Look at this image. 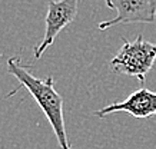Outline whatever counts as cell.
<instances>
[{
    "label": "cell",
    "instance_id": "4",
    "mask_svg": "<svg viewBox=\"0 0 156 149\" xmlns=\"http://www.w3.org/2000/svg\"><path fill=\"white\" fill-rule=\"evenodd\" d=\"M105 3L116 16L98 24L99 30L126 23H153L156 19V0H105Z\"/></svg>",
    "mask_w": 156,
    "mask_h": 149
},
{
    "label": "cell",
    "instance_id": "3",
    "mask_svg": "<svg viewBox=\"0 0 156 149\" xmlns=\"http://www.w3.org/2000/svg\"><path fill=\"white\" fill-rule=\"evenodd\" d=\"M79 0H49L48 15L44 19L46 30L43 39L34 48V59H40L44 50L52 46L55 39L77 15Z\"/></svg>",
    "mask_w": 156,
    "mask_h": 149
},
{
    "label": "cell",
    "instance_id": "1",
    "mask_svg": "<svg viewBox=\"0 0 156 149\" xmlns=\"http://www.w3.org/2000/svg\"><path fill=\"white\" fill-rule=\"evenodd\" d=\"M7 72L17 79L20 87L23 86L33 96L44 116L48 118L53 132L56 135L60 149H72L67 140L66 128H65V116H63V99L55 89L53 76L46 79H39L33 76L26 66L20 63V58L13 56L7 59Z\"/></svg>",
    "mask_w": 156,
    "mask_h": 149
},
{
    "label": "cell",
    "instance_id": "2",
    "mask_svg": "<svg viewBox=\"0 0 156 149\" xmlns=\"http://www.w3.org/2000/svg\"><path fill=\"white\" fill-rule=\"evenodd\" d=\"M122 42L123 46L110 60L112 70L136 77L143 85L156 60V43L146 42L142 34H137L133 42L122 37Z\"/></svg>",
    "mask_w": 156,
    "mask_h": 149
},
{
    "label": "cell",
    "instance_id": "5",
    "mask_svg": "<svg viewBox=\"0 0 156 149\" xmlns=\"http://www.w3.org/2000/svg\"><path fill=\"white\" fill-rule=\"evenodd\" d=\"M115 112H126L133 118H153L156 116V92H152L146 87H140L132 92L125 101L115 102L109 106H105L100 111H96L98 118H105L106 115Z\"/></svg>",
    "mask_w": 156,
    "mask_h": 149
}]
</instances>
